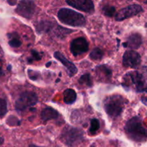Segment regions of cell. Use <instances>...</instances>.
<instances>
[{
    "label": "cell",
    "instance_id": "cell-1",
    "mask_svg": "<svg viewBox=\"0 0 147 147\" xmlns=\"http://www.w3.org/2000/svg\"><path fill=\"white\" fill-rule=\"evenodd\" d=\"M127 136L135 142H144L146 139V131L139 117H134L128 121L125 126Z\"/></svg>",
    "mask_w": 147,
    "mask_h": 147
},
{
    "label": "cell",
    "instance_id": "cell-2",
    "mask_svg": "<svg viewBox=\"0 0 147 147\" xmlns=\"http://www.w3.org/2000/svg\"><path fill=\"white\" fill-rule=\"evenodd\" d=\"M57 17L60 21L67 25L73 27H82L86 24V19L80 13L67 8L59 10Z\"/></svg>",
    "mask_w": 147,
    "mask_h": 147
},
{
    "label": "cell",
    "instance_id": "cell-3",
    "mask_svg": "<svg viewBox=\"0 0 147 147\" xmlns=\"http://www.w3.org/2000/svg\"><path fill=\"white\" fill-rule=\"evenodd\" d=\"M124 98L119 95H113L106 98L104 109L107 114L111 118H116L121 115L124 109Z\"/></svg>",
    "mask_w": 147,
    "mask_h": 147
},
{
    "label": "cell",
    "instance_id": "cell-4",
    "mask_svg": "<svg viewBox=\"0 0 147 147\" xmlns=\"http://www.w3.org/2000/svg\"><path fill=\"white\" fill-rule=\"evenodd\" d=\"M83 135L81 131L72 126H67L62 132V141L70 147L76 146L83 140Z\"/></svg>",
    "mask_w": 147,
    "mask_h": 147
},
{
    "label": "cell",
    "instance_id": "cell-5",
    "mask_svg": "<svg viewBox=\"0 0 147 147\" xmlns=\"http://www.w3.org/2000/svg\"><path fill=\"white\" fill-rule=\"evenodd\" d=\"M37 95L31 91H25L20 95L15 101V108L17 111H22L34 106L37 103Z\"/></svg>",
    "mask_w": 147,
    "mask_h": 147
},
{
    "label": "cell",
    "instance_id": "cell-6",
    "mask_svg": "<svg viewBox=\"0 0 147 147\" xmlns=\"http://www.w3.org/2000/svg\"><path fill=\"white\" fill-rule=\"evenodd\" d=\"M125 82L128 86H133L137 92H143L146 90L144 79L142 75L138 72L133 71L127 73L125 78Z\"/></svg>",
    "mask_w": 147,
    "mask_h": 147
},
{
    "label": "cell",
    "instance_id": "cell-7",
    "mask_svg": "<svg viewBox=\"0 0 147 147\" xmlns=\"http://www.w3.org/2000/svg\"><path fill=\"white\" fill-rule=\"evenodd\" d=\"M143 11V8L142 6L138 4H133V5L128 6L119 10V12L116 15V21H122L129 17H134L137 15L140 12Z\"/></svg>",
    "mask_w": 147,
    "mask_h": 147
},
{
    "label": "cell",
    "instance_id": "cell-8",
    "mask_svg": "<svg viewBox=\"0 0 147 147\" xmlns=\"http://www.w3.org/2000/svg\"><path fill=\"white\" fill-rule=\"evenodd\" d=\"M88 48V42L84 37H78L70 43V52L74 56H78L86 53Z\"/></svg>",
    "mask_w": 147,
    "mask_h": 147
},
{
    "label": "cell",
    "instance_id": "cell-9",
    "mask_svg": "<svg viewBox=\"0 0 147 147\" xmlns=\"http://www.w3.org/2000/svg\"><path fill=\"white\" fill-rule=\"evenodd\" d=\"M19 15L30 19L35 11V4L32 1H21L15 10Z\"/></svg>",
    "mask_w": 147,
    "mask_h": 147
},
{
    "label": "cell",
    "instance_id": "cell-10",
    "mask_svg": "<svg viewBox=\"0 0 147 147\" xmlns=\"http://www.w3.org/2000/svg\"><path fill=\"white\" fill-rule=\"evenodd\" d=\"M141 63L140 55L133 50H129L123 56V65L126 67L136 68Z\"/></svg>",
    "mask_w": 147,
    "mask_h": 147
},
{
    "label": "cell",
    "instance_id": "cell-11",
    "mask_svg": "<svg viewBox=\"0 0 147 147\" xmlns=\"http://www.w3.org/2000/svg\"><path fill=\"white\" fill-rule=\"evenodd\" d=\"M67 4L85 12L92 13L94 11V5L90 0H68Z\"/></svg>",
    "mask_w": 147,
    "mask_h": 147
},
{
    "label": "cell",
    "instance_id": "cell-12",
    "mask_svg": "<svg viewBox=\"0 0 147 147\" xmlns=\"http://www.w3.org/2000/svg\"><path fill=\"white\" fill-rule=\"evenodd\" d=\"M54 56L57 60H58L59 61L61 62V63H63V65L67 69L68 73L70 76H74L75 74H76V73H77L78 71L77 67H76V65H75L73 63H71V62L69 61L67 59H66V57H65L63 55H62L61 53H59V52H55L54 54Z\"/></svg>",
    "mask_w": 147,
    "mask_h": 147
},
{
    "label": "cell",
    "instance_id": "cell-13",
    "mask_svg": "<svg viewBox=\"0 0 147 147\" xmlns=\"http://www.w3.org/2000/svg\"><path fill=\"white\" fill-rule=\"evenodd\" d=\"M142 44V37L139 34H133L128 38L127 41L124 45L132 49L139 48Z\"/></svg>",
    "mask_w": 147,
    "mask_h": 147
},
{
    "label": "cell",
    "instance_id": "cell-14",
    "mask_svg": "<svg viewBox=\"0 0 147 147\" xmlns=\"http://www.w3.org/2000/svg\"><path fill=\"white\" fill-rule=\"evenodd\" d=\"M59 113H57V111L53 109V108H46L41 113V118L44 121L57 119Z\"/></svg>",
    "mask_w": 147,
    "mask_h": 147
},
{
    "label": "cell",
    "instance_id": "cell-15",
    "mask_svg": "<svg viewBox=\"0 0 147 147\" xmlns=\"http://www.w3.org/2000/svg\"><path fill=\"white\" fill-rule=\"evenodd\" d=\"M76 93L72 89H67L63 93V100L66 104H72L76 100Z\"/></svg>",
    "mask_w": 147,
    "mask_h": 147
},
{
    "label": "cell",
    "instance_id": "cell-16",
    "mask_svg": "<svg viewBox=\"0 0 147 147\" xmlns=\"http://www.w3.org/2000/svg\"><path fill=\"white\" fill-rule=\"evenodd\" d=\"M9 37V45L11 46V47H14L17 48L21 46L22 42L20 40V37L17 33H11V34H8Z\"/></svg>",
    "mask_w": 147,
    "mask_h": 147
},
{
    "label": "cell",
    "instance_id": "cell-17",
    "mask_svg": "<svg viewBox=\"0 0 147 147\" xmlns=\"http://www.w3.org/2000/svg\"><path fill=\"white\" fill-rule=\"evenodd\" d=\"M103 56V52L100 49L98 48V47L93 49L90 54V58H91L92 60H101Z\"/></svg>",
    "mask_w": 147,
    "mask_h": 147
},
{
    "label": "cell",
    "instance_id": "cell-18",
    "mask_svg": "<svg viewBox=\"0 0 147 147\" xmlns=\"http://www.w3.org/2000/svg\"><path fill=\"white\" fill-rule=\"evenodd\" d=\"M100 128V123H99L98 120L96 119H92L90 121V127L89 129V134H93L96 133Z\"/></svg>",
    "mask_w": 147,
    "mask_h": 147
},
{
    "label": "cell",
    "instance_id": "cell-19",
    "mask_svg": "<svg viewBox=\"0 0 147 147\" xmlns=\"http://www.w3.org/2000/svg\"><path fill=\"white\" fill-rule=\"evenodd\" d=\"M79 83L82 85H86L88 86H91L92 83L91 80H90V77L89 74H86L83 75V76H81L80 79H79Z\"/></svg>",
    "mask_w": 147,
    "mask_h": 147
},
{
    "label": "cell",
    "instance_id": "cell-20",
    "mask_svg": "<svg viewBox=\"0 0 147 147\" xmlns=\"http://www.w3.org/2000/svg\"><path fill=\"white\" fill-rule=\"evenodd\" d=\"M102 10H103V12L104 13L105 15L108 16V17H112L116 11V9L113 6L109 5L105 6Z\"/></svg>",
    "mask_w": 147,
    "mask_h": 147
},
{
    "label": "cell",
    "instance_id": "cell-21",
    "mask_svg": "<svg viewBox=\"0 0 147 147\" xmlns=\"http://www.w3.org/2000/svg\"><path fill=\"white\" fill-rule=\"evenodd\" d=\"M7 112V105L5 100L0 98V118H2Z\"/></svg>",
    "mask_w": 147,
    "mask_h": 147
},
{
    "label": "cell",
    "instance_id": "cell-22",
    "mask_svg": "<svg viewBox=\"0 0 147 147\" xmlns=\"http://www.w3.org/2000/svg\"><path fill=\"white\" fill-rule=\"evenodd\" d=\"M32 61L34 60H39V59L41 58V56L40 55V53H37V52L36 51H32Z\"/></svg>",
    "mask_w": 147,
    "mask_h": 147
},
{
    "label": "cell",
    "instance_id": "cell-23",
    "mask_svg": "<svg viewBox=\"0 0 147 147\" xmlns=\"http://www.w3.org/2000/svg\"><path fill=\"white\" fill-rule=\"evenodd\" d=\"M3 142H4V138H3L2 136L0 134V145L2 144Z\"/></svg>",
    "mask_w": 147,
    "mask_h": 147
},
{
    "label": "cell",
    "instance_id": "cell-24",
    "mask_svg": "<svg viewBox=\"0 0 147 147\" xmlns=\"http://www.w3.org/2000/svg\"><path fill=\"white\" fill-rule=\"evenodd\" d=\"M8 2L10 4H15V1H14V2H12V1H9Z\"/></svg>",
    "mask_w": 147,
    "mask_h": 147
},
{
    "label": "cell",
    "instance_id": "cell-25",
    "mask_svg": "<svg viewBox=\"0 0 147 147\" xmlns=\"http://www.w3.org/2000/svg\"><path fill=\"white\" fill-rule=\"evenodd\" d=\"M2 72H1V69L0 68V76H1V74H2Z\"/></svg>",
    "mask_w": 147,
    "mask_h": 147
},
{
    "label": "cell",
    "instance_id": "cell-26",
    "mask_svg": "<svg viewBox=\"0 0 147 147\" xmlns=\"http://www.w3.org/2000/svg\"><path fill=\"white\" fill-rule=\"evenodd\" d=\"M30 147H40V146H34V145H32V146H30Z\"/></svg>",
    "mask_w": 147,
    "mask_h": 147
}]
</instances>
